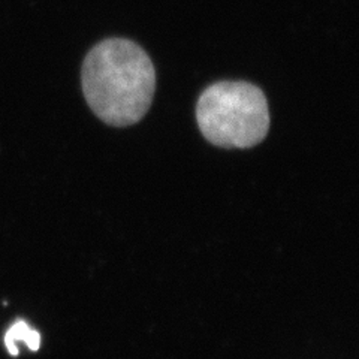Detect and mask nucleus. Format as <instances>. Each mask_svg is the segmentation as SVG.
<instances>
[{
  "label": "nucleus",
  "instance_id": "nucleus-2",
  "mask_svg": "<svg viewBox=\"0 0 359 359\" xmlns=\"http://www.w3.org/2000/svg\"><path fill=\"white\" fill-rule=\"evenodd\" d=\"M201 133L220 149H252L269 130V109L262 90L245 81H219L196 104Z\"/></svg>",
  "mask_w": 359,
  "mask_h": 359
},
{
  "label": "nucleus",
  "instance_id": "nucleus-3",
  "mask_svg": "<svg viewBox=\"0 0 359 359\" xmlns=\"http://www.w3.org/2000/svg\"><path fill=\"white\" fill-rule=\"evenodd\" d=\"M17 341L26 343L29 349L35 352L41 346V335L38 331L32 330L25 320H17L5 335V346L13 356L18 355Z\"/></svg>",
  "mask_w": 359,
  "mask_h": 359
},
{
  "label": "nucleus",
  "instance_id": "nucleus-1",
  "mask_svg": "<svg viewBox=\"0 0 359 359\" xmlns=\"http://www.w3.org/2000/svg\"><path fill=\"white\" fill-rule=\"evenodd\" d=\"M83 93L97 118L126 128L147 114L156 90L149 54L126 38H108L88 51L81 72Z\"/></svg>",
  "mask_w": 359,
  "mask_h": 359
}]
</instances>
